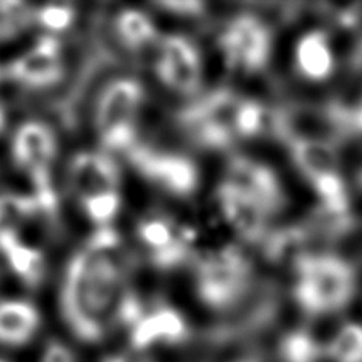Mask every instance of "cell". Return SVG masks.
Segmentation results:
<instances>
[{"label":"cell","instance_id":"6da1fadb","mask_svg":"<svg viewBox=\"0 0 362 362\" xmlns=\"http://www.w3.org/2000/svg\"><path fill=\"white\" fill-rule=\"evenodd\" d=\"M127 267L113 228L95 229L69 261L61 288V312L76 339L97 344L118 325L126 296Z\"/></svg>","mask_w":362,"mask_h":362},{"label":"cell","instance_id":"7a4b0ae2","mask_svg":"<svg viewBox=\"0 0 362 362\" xmlns=\"http://www.w3.org/2000/svg\"><path fill=\"white\" fill-rule=\"evenodd\" d=\"M294 299L312 316L337 313L356 293V272L331 253L300 255L296 259Z\"/></svg>","mask_w":362,"mask_h":362},{"label":"cell","instance_id":"3957f363","mask_svg":"<svg viewBox=\"0 0 362 362\" xmlns=\"http://www.w3.org/2000/svg\"><path fill=\"white\" fill-rule=\"evenodd\" d=\"M192 278L200 302L215 312H226L248 294L253 264L240 247L223 245L196 257Z\"/></svg>","mask_w":362,"mask_h":362},{"label":"cell","instance_id":"277c9868","mask_svg":"<svg viewBox=\"0 0 362 362\" xmlns=\"http://www.w3.org/2000/svg\"><path fill=\"white\" fill-rule=\"evenodd\" d=\"M145 88L132 76H119L102 88L94 107V127L102 150L127 154L139 144V121Z\"/></svg>","mask_w":362,"mask_h":362},{"label":"cell","instance_id":"5b68a950","mask_svg":"<svg viewBox=\"0 0 362 362\" xmlns=\"http://www.w3.org/2000/svg\"><path fill=\"white\" fill-rule=\"evenodd\" d=\"M10 153L13 164L29 180L32 196L42 215L54 216L59 197L53 173L57 158V139L53 129L38 119L24 121L13 134Z\"/></svg>","mask_w":362,"mask_h":362},{"label":"cell","instance_id":"8992f818","mask_svg":"<svg viewBox=\"0 0 362 362\" xmlns=\"http://www.w3.org/2000/svg\"><path fill=\"white\" fill-rule=\"evenodd\" d=\"M218 48L226 67L255 75L269 66L274 37L270 25L253 13L230 18L218 35Z\"/></svg>","mask_w":362,"mask_h":362},{"label":"cell","instance_id":"52a82bcc","mask_svg":"<svg viewBox=\"0 0 362 362\" xmlns=\"http://www.w3.org/2000/svg\"><path fill=\"white\" fill-rule=\"evenodd\" d=\"M240 99L229 89L211 90L185 110L181 126L205 150H228L238 140L235 113Z\"/></svg>","mask_w":362,"mask_h":362},{"label":"cell","instance_id":"ba28073f","mask_svg":"<svg viewBox=\"0 0 362 362\" xmlns=\"http://www.w3.org/2000/svg\"><path fill=\"white\" fill-rule=\"evenodd\" d=\"M126 158L141 178L172 197L187 199L199 189V167L185 154L139 141Z\"/></svg>","mask_w":362,"mask_h":362},{"label":"cell","instance_id":"9c48e42d","mask_svg":"<svg viewBox=\"0 0 362 362\" xmlns=\"http://www.w3.org/2000/svg\"><path fill=\"white\" fill-rule=\"evenodd\" d=\"M154 74L178 95L191 97L204 86V57L192 38L183 34L163 35L154 48Z\"/></svg>","mask_w":362,"mask_h":362},{"label":"cell","instance_id":"30bf717a","mask_svg":"<svg viewBox=\"0 0 362 362\" xmlns=\"http://www.w3.org/2000/svg\"><path fill=\"white\" fill-rule=\"evenodd\" d=\"M139 242L158 269H175L194 253L196 230L169 215H146L137 224Z\"/></svg>","mask_w":362,"mask_h":362},{"label":"cell","instance_id":"8fae6325","mask_svg":"<svg viewBox=\"0 0 362 362\" xmlns=\"http://www.w3.org/2000/svg\"><path fill=\"white\" fill-rule=\"evenodd\" d=\"M6 80L24 89L42 90L56 86L66 72L61 40L42 34L30 47L5 66Z\"/></svg>","mask_w":362,"mask_h":362},{"label":"cell","instance_id":"7c38bea8","mask_svg":"<svg viewBox=\"0 0 362 362\" xmlns=\"http://www.w3.org/2000/svg\"><path fill=\"white\" fill-rule=\"evenodd\" d=\"M215 200L219 215L238 237L247 242L266 238L274 215L256 199L221 180L215 191Z\"/></svg>","mask_w":362,"mask_h":362},{"label":"cell","instance_id":"4fadbf2b","mask_svg":"<svg viewBox=\"0 0 362 362\" xmlns=\"http://www.w3.org/2000/svg\"><path fill=\"white\" fill-rule=\"evenodd\" d=\"M67 180L76 200L121 191V170L113 154L103 150L76 153L69 164Z\"/></svg>","mask_w":362,"mask_h":362},{"label":"cell","instance_id":"5bb4252c","mask_svg":"<svg viewBox=\"0 0 362 362\" xmlns=\"http://www.w3.org/2000/svg\"><path fill=\"white\" fill-rule=\"evenodd\" d=\"M223 180L256 199L272 215L280 211L286 204L284 189L276 173L253 158H232Z\"/></svg>","mask_w":362,"mask_h":362},{"label":"cell","instance_id":"9a60e30c","mask_svg":"<svg viewBox=\"0 0 362 362\" xmlns=\"http://www.w3.org/2000/svg\"><path fill=\"white\" fill-rule=\"evenodd\" d=\"M189 335L185 316L175 307L154 305L145 308L140 318L129 327L132 350L146 351L156 345L183 344Z\"/></svg>","mask_w":362,"mask_h":362},{"label":"cell","instance_id":"2e32d148","mask_svg":"<svg viewBox=\"0 0 362 362\" xmlns=\"http://www.w3.org/2000/svg\"><path fill=\"white\" fill-rule=\"evenodd\" d=\"M42 318L34 303L24 299H0V345L18 348L34 340Z\"/></svg>","mask_w":362,"mask_h":362},{"label":"cell","instance_id":"e0dca14e","mask_svg":"<svg viewBox=\"0 0 362 362\" xmlns=\"http://www.w3.org/2000/svg\"><path fill=\"white\" fill-rule=\"evenodd\" d=\"M0 255L23 283L32 286L42 280L45 256L34 245L24 240L21 232H0Z\"/></svg>","mask_w":362,"mask_h":362},{"label":"cell","instance_id":"ac0fdd59","mask_svg":"<svg viewBox=\"0 0 362 362\" xmlns=\"http://www.w3.org/2000/svg\"><path fill=\"white\" fill-rule=\"evenodd\" d=\"M334 53L329 37L321 30H312L303 35L296 47V67L303 78L322 81L334 70Z\"/></svg>","mask_w":362,"mask_h":362},{"label":"cell","instance_id":"d6986e66","mask_svg":"<svg viewBox=\"0 0 362 362\" xmlns=\"http://www.w3.org/2000/svg\"><path fill=\"white\" fill-rule=\"evenodd\" d=\"M115 32L118 42L131 53L156 48L160 38L153 18L146 11L131 6L118 13L115 19Z\"/></svg>","mask_w":362,"mask_h":362},{"label":"cell","instance_id":"ffe728a7","mask_svg":"<svg viewBox=\"0 0 362 362\" xmlns=\"http://www.w3.org/2000/svg\"><path fill=\"white\" fill-rule=\"evenodd\" d=\"M291 156L303 177L310 180L320 178L327 173L337 172V158L331 146L321 140L296 137L291 140Z\"/></svg>","mask_w":362,"mask_h":362},{"label":"cell","instance_id":"44dd1931","mask_svg":"<svg viewBox=\"0 0 362 362\" xmlns=\"http://www.w3.org/2000/svg\"><path fill=\"white\" fill-rule=\"evenodd\" d=\"M42 215L32 194H0V232H21L25 224Z\"/></svg>","mask_w":362,"mask_h":362},{"label":"cell","instance_id":"7402d4cb","mask_svg":"<svg viewBox=\"0 0 362 362\" xmlns=\"http://www.w3.org/2000/svg\"><path fill=\"white\" fill-rule=\"evenodd\" d=\"M35 6L13 0H0V43L15 40L34 25Z\"/></svg>","mask_w":362,"mask_h":362},{"label":"cell","instance_id":"603a6c76","mask_svg":"<svg viewBox=\"0 0 362 362\" xmlns=\"http://www.w3.org/2000/svg\"><path fill=\"white\" fill-rule=\"evenodd\" d=\"M78 204L83 215L95 226V229L112 228L122 205L121 191L95 194V196L80 199Z\"/></svg>","mask_w":362,"mask_h":362},{"label":"cell","instance_id":"cb8c5ba5","mask_svg":"<svg viewBox=\"0 0 362 362\" xmlns=\"http://www.w3.org/2000/svg\"><path fill=\"white\" fill-rule=\"evenodd\" d=\"M326 356L332 362H362V325L348 322L326 346Z\"/></svg>","mask_w":362,"mask_h":362},{"label":"cell","instance_id":"d4e9b609","mask_svg":"<svg viewBox=\"0 0 362 362\" xmlns=\"http://www.w3.org/2000/svg\"><path fill=\"white\" fill-rule=\"evenodd\" d=\"M76 13L67 4H47L35 6L34 24L43 30L45 35L57 37L61 32L72 28Z\"/></svg>","mask_w":362,"mask_h":362},{"label":"cell","instance_id":"484cf974","mask_svg":"<svg viewBox=\"0 0 362 362\" xmlns=\"http://www.w3.org/2000/svg\"><path fill=\"white\" fill-rule=\"evenodd\" d=\"M280 356L283 362H316L321 356V348L308 332L293 331L283 337Z\"/></svg>","mask_w":362,"mask_h":362},{"label":"cell","instance_id":"4316f807","mask_svg":"<svg viewBox=\"0 0 362 362\" xmlns=\"http://www.w3.org/2000/svg\"><path fill=\"white\" fill-rule=\"evenodd\" d=\"M267 112L259 102L242 97L235 113V132L238 140L253 139L266 129Z\"/></svg>","mask_w":362,"mask_h":362},{"label":"cell","instance_id":"83f0119b","mask_svg":"<svg viewBox=\"0 0 362 362\" xmlns=\"http://www.w3.org/2000/svg\"><path fill=\"white\" fill-rule=\"evenodd\" d=\"M159 8L170 13V15L181 16V18H194L202 15L205 8L204 4L200 2H164L158 5Z\"/></svg>","mask_w":362,"mask_h":362},{"label":"cell","instance_id":"f1b7e54d","mask_svg":"<svg viewBox=\"0 0 362 362\" xmlns=\"http://www.w3.org/2000/svg\"><path fill=\"white\" fill-rule=\"evenodd\" d=\"M42 362H75V358L74 353L66 345H62L61 341H51L45 348Z\"/></svg>","mask_w":362,"mask_h":362},{"label":"cell","instance_id":"f546056e","mask_svg":"<svg viewBox=\"0 0 362 362\" xmlns=\"http://www.w3.org/2000/svg\"><path fill=\"white\" fill-rule=\"evenodd\" d=\"M102 362H154L150 356H146L145 351H122V353H115L110 354Z\"/></svg>","mask_w":362,"mask_h":362},{"label":"cell","instance_id":"4dcf8cb0","mask_svg":"<svg viewBox=\"0 0 362 362\" xmlns=\"http://www.w3.org/2000/svg\"><path fill=\"white\" fill-rule=\"evenodd\" d=\"M353 67L362 74V40L358 43L353 53Z\"/></svg>","mask_w":362,"mask_h":362},{"label":"cell","instance_id":"1f68e13d","mask_svg":"<svg viewBox=\"0 0 362 362\" xmlns=\"http://www.w3.org/2000/svg\"><path fill=\"white\" fill-rule=\"evenodd\" d=\"M5 124H6V115H5V110H4V107L0 105V132L4 131Z\"/></svg>","mask_w":362,"mask_h":362},{"label":"cell","instance_id":"d6a6232c","mask_svg":"<svg viewBox=\"0 0 362 362\" xmlns=\"http://www.w3.org/2000/svg\"><path fill=\"white\" fill-rule=\"evenodd\" d=\"M4 80H6V72H5V66L0 64V83H2Z\"/></svg>","mask_w":362,"mask_h":362},{"label":"cell","instance_id":"836d02e7","mask_svg":"<svg viewBox=\"0 0 362 362\" xmlns=\"http://www.w3.org/2000/svg\"><path fill=\"white\" fill-rule=\"evenodd\" d=\"M238 362H256V361H253V359H247V361H238Z\"/></svg>","mask_w":362,"mask_h":362},{"label":"cell","instance_id":"e575fe53","mask_svg":"<svg viewBox=\"0 0 362 362\" xmlns=\"http://www.w3.org/2000/svg\"><path fill=\"white\" fill-rule=\"evenodd\" d=\"M0 362H6V361H2V359H0Z\"/></svg>","mask_w":362,"mask_h":362}]
</instances>
